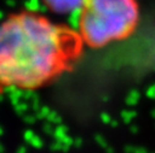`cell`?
Wrapping results in <instances>:
<instances>
[{
	"instance_id": "1",
	"label": "cell",
	"mask_w": 155,
	"mask_h": 153,
	"mask_svg": "<svg viewBox=\"0 0 155 153\" xmlns=\"http://www.w3.org/2000/svg\"><path fill=\"white\" fill-rule=\"evenodd\" d=\"M82 51L76 30L34 11L10 14L0 22V94L53 83L78 64Z\"/></svg>"
},
{
	"instance_id": "2",
	"label": "cell",
	"mask_w": 155,
	"mask_h": 153,
	"mask_svg": "<svg viewBox=\"0 0 155 153\" xmlns=\"http://www.w3.org/2000/svg\"><path fill=\"white\" fill-rule=\"evenodd\" d=\"M78 12L76 31L93 49L130 37L139 22L137 0H84Z\"/></svg>"
},
{
	"instance_id": "3",
	"label": "cell",
	"mask_w": 155,
	"mask_h": 153,
	"mask_svg": "<svg viewBox=\"0 0 155 153\" xmlns=\"http://www.w3.org/2000/svg\"><path fill=\"white\" fill-rule=\"evenodd\" d=\"M42 1L51 10L59 13H67V12L79 11L84 0H42Z\"/></svg>"
}]
</instances>
